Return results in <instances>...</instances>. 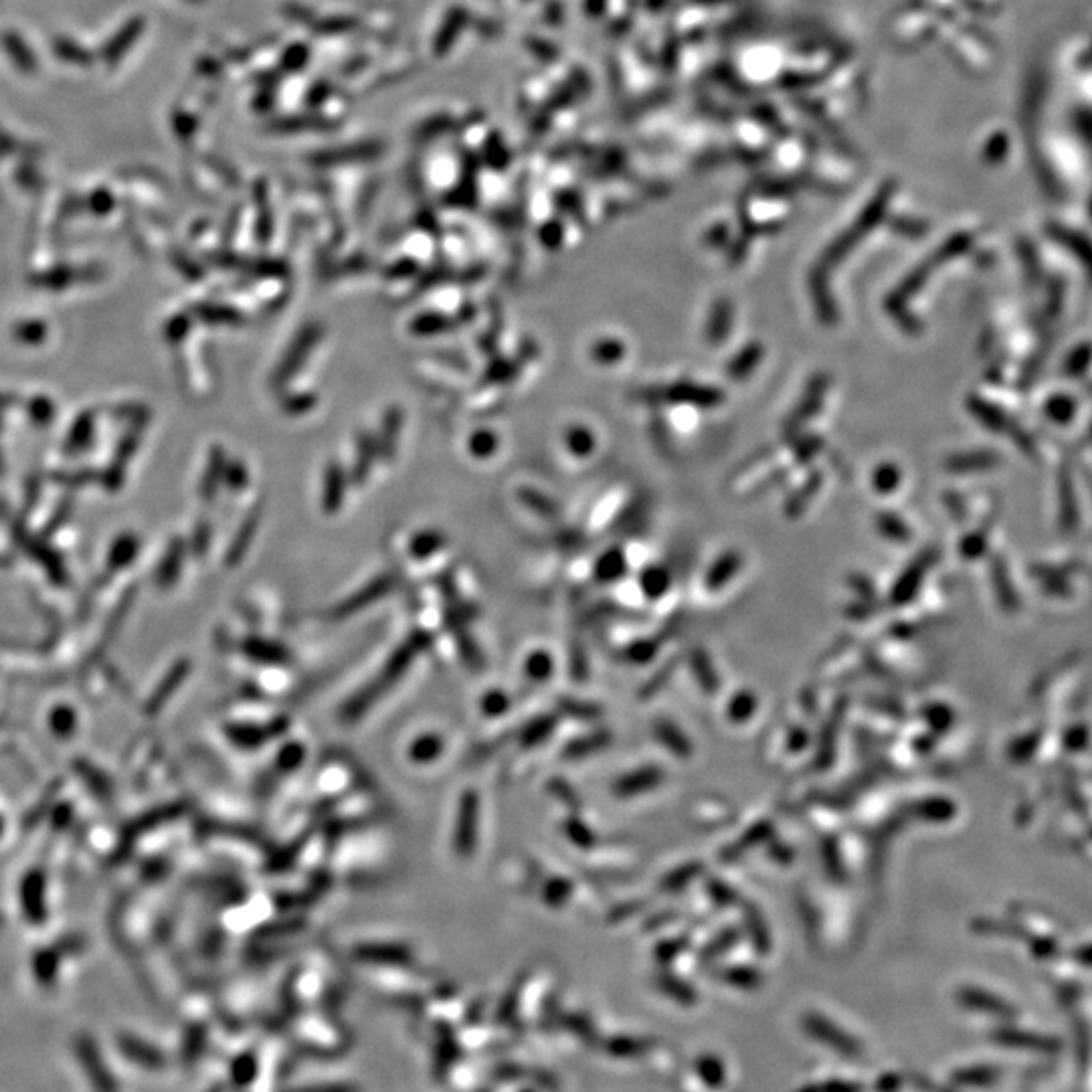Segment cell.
<instances>
[{
  "label": "cell",
  "instance_id": "3957f363",
  "mask_svg": "<svg viewBox=\"0 0 1092 1092\" xmlns=\"http://www.w3.org/2000/svg\"><path fill=\"white\" fill-rule=\"evenodd\" d=\"M998 1076L1000 1072L993 1068H973V1070L957 1074V1080L963 1084H991Z\"/></svg>",
  "mask_w": 1092,
  "mask_h": 1092
},
{
  "label": "cell",
  "instance_id": "6da1fadb",
  "mask_svg": "<svg viewBox=\"0 0 1092 1092\" xmlns=\"http://www.w3.org/2000/svg\"><path fill=\"white\" fill-rule=\"evenodd\" d=\"M995 1040L1000 1044H1006L1009 1048H1026V1050H1035L1042 1052V1054H1054V1052L1060 1048V1044L1050 1038V1035H1040V1034H1030V1032H1000L995 1035Z\"/></svg>",
  "mask_w": 1092,
  "mask_h": 1092
},
{
  "label": "cell",
  "instance_id": "7a4b0ae2",
  "mask_svg": "<svg viewBox=\"0 0 1092 1092\" xmlns=\"http://www.w3.org/2000/svg\"><path fill=\"white\" fill-rule=\"evenodd\" d=\"M811 1027H814V1032H815V1034H819V1038L825 1040V1042H828V1044H832L833 1048H838V1050H841V1052H848V1050H854V1048H856L852 1040L844 1038V1034L840 1035L836 1030H833V1027H832L830 1024H823V1022H811Z\"/></svg>",
  "mask_w": 1092,
  "mask_h": 1092
},
{
  "label": "cell",
  "instance_id": "277c9868",
  "mask_svg": "<svg viewBox=\"0 0 1092 1092\" xmlns=\"http://www.w3.org/2000/svg\"><path fill=\"white\" fill-rule=\"evenodd\" d=\"M965 1001L969 1003V1006L979 1008V1009H985V1011H991V1014H1008V1008L1003 1006L1001 1001L991 1000V998H985V995L967 993L965 995Z\"/></svg>",
  "mask_w": 1092,
  "mask_h": 1092
}]
</instances>
